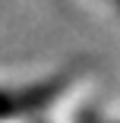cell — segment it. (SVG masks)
Wrapping results in <instances>:
<instances>
[{"mask_svg":"<svg viewBox=\"0 0 120 123\" xmlns=\"http://www.w3.org/2000/svg\"><path fill=\"white\" fill-rule=\"evenodd\" d=\"M60 82H47L41 88H25V92H0V120L16 117V114H29L44 104H51V98L57 95Z\"/></svg>","mask_w":120,"mask_h":123,"instance_id":"6da1fadb","label":"cell"},{"mask_svg":"<svg viewBox=\"0 0 120 123\" xmlns=\"http://www.w3.org/2000/svg\"><path fill=\"white\" fill-rule=\"evenodd\" d=\"M76 123H104V120H98V117H95V114H92V111H82V114H79V120H76Z\"/></svg>","mask_w":120,"mask_h":123,"instance_id":"7a4b0ae2","label":"cell"}]
</instances>
